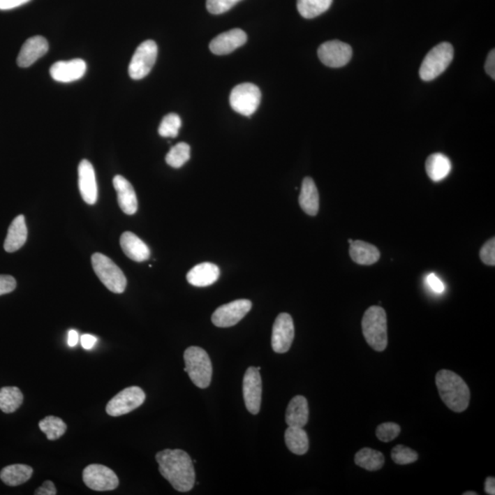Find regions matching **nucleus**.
I'll use <instances>...</instances> for the list:
<instances>
[{
    "instance_id": "nucleus-1",
    "label": "nucleus",
    "mask_w": 495,
    "mask_h": 495,
    "mask_svg": "<svg viewBox=\"0 0 495 495\" xmlns=\"http://www.w3.org/2000/svg\"><path fill=\"white\" fill-rule=\"evenodd\" d=\"M159 471L172 487L182 493L191 491L195 482L194 464L182 450H165L156 454Z\"/></svg>"
},
{
    "instance_id": "nucleus-2",
    "label": "nucleus",
    "mask_w": 495,
    "mask_h": 495,
    "mask_svg": "<svg viewBox=\"0 0 495 495\" xmlns=\"http://www.w3.org/2000/svg\"><path fill=\"white\" fill-rule=\"evenodd\" d=\"M436 385L442 401L454 412L461 413L468 408L471 392L461 376L449 370L439 371Z\"/></svg>"
},
{
    "instance_id": "nucleus-3",
    "label": "nucleus",
    "mask_w": 495,
    "mask_h": 495,
    "mask_svg": "<svg viewBox=\"0 0 495 495\" xmlns=\"http://www.w3.org/2000/svg\"><path fill=\"white\" fill-rule=\"evenodd\" d=\"M365 341L376 351L387 347V316L383 307L374 306L366 310L362 321Z\"/></svg>"
},
{
    "instance_id": "nucleus-4",
    "label": "nucleus",
    "mask_w": 495,
    "mask_h": 495,
    "mask_svg": "<svg viewBox=\"0 0 495 495\" xmlns=\"http://www.w3.org/2000/svg\"><path fill=\"white\" fill-rule=\"evenodd\" d=\"M184 360L186 363L184 371L189 374L194 385L201 389L209 387L213 369L207 351L193 346L184 351Z\"/></svg>"
},
{
    "instance_id": "nucleus-5",
    "label": "nucleus",
    "mask_w": 495,
    "mask_h": 495,
    "mask_svg": "<svg viewBox=\"0 0 495 495\" xmlns=\"http://www.w3.org/2000/svg\"><path fill=\"white\" fill-rule=\"evenodd\" d=\"M92 266L99 280L110 291L122 294L127 286V279L121 269L110 258L96 253L92 256Z\"/></svg>"
},
{
    "instance_id": "nucleus-6",
    "label": "nucleus",
    "mask_w": 495,
    "mask_h": 495,
    "mask_svg": "<svg viewBox=\"0 0 495 495\" xmlns=\"http://www.w3.org/2000/svg\"><path fill=\"white\" fill-rule=\"evenodd\" d=\"M454 57L453 46L441 43L431 49L424 57L420 70L422 80L432 81L438 77L449 67Z\"/></svg>"
},
{
    "instance_id": "nucleus-7",
    "label": "nucleus",
    "mask_w": 495,
    "mask_h": 495,
    "mask_svg": "<svg viewBox=\"0 0 495 495\" xmlns=\"http://www.w3.org/2000/svg\"><path fill=\"white\" fill-rule=\"evenodd\" d=\"M262 99L259 87L251 83L239 84L231 91V108L240 115L251 117L256 112Z\"/></svg>"
},
{
    "instance_id": "nucleus-8",
    "label": "nucleus",
    "mask_w": 495,
    "mask_h": 495,
    "mask_svg": "<svg viewBox=\"0 0 495 495\" xmlns=\"http://www.w3.org/2000/svg\"><path fill=\"white\" fill-rule=\"evenodd\" d=\"M158 55L156 43L152 40H145L136 49L128 66V75L133 80L146 77L152 71Z\"/></svg>"
},
{
    "instance_id": "nucleus-9",
    "label": "nucleus",
    "mask_w": 495,
    "mask_h": 495,
    "mask_svg": "<svg viewBox=\"0 0 495 495\" xmlns=\"http://www.w3.org/2000/svg\"><path fill=\"white\" fill-rule=\"evenodd\" d=\"M145 392L137 386H131L119 392L108 402L105 411L111 417H119L133 412L145 403Z\"/></svg>"
},
{
    "instance_id": "nucleus-10",
    "label": "nucleus",
    "mask_w": 495,
    "mask_h": 495,
    "mask_svg": "<svg viewBox=\"0 0 495 495\" xmlns=\"http://www.w3.org/2000/svg\"><path fill=\"white\" fill-rule=\"evenodd\" d=\"M83 480L91 490L98 492L115 490L119 483L116 473L101 464H91L84 468Z\"/></svg>"
},
{
    "instance_id": "nucleus-11",
    "label": "nucleus",
    "mask_w": 495,
    "mask_h": 495,
    "mask_svg": "<svg viewBox=\"0 0 495 495\" xmlns=\"http://www.w3.org/2000/svg\"><path fill=\"white\" fill-rule=\"evenodd\" d=\"M253 304L250 300H239L219 306L213 313L212 322L216 327H230L235 326L250 312Z\"/></svg>"
},
{
    "instance_id": "nucleus-12",
    "label": "nucleus",
    "mask_w": 495,
    "mask_h": 495,
    "mask_svg": "<svg viewBox=\"0 0 495 495\" xmlns=\"http://www.w3.org/2000/svg\"><path fill=\"white\" fill-rule=\"evenodd\" d=\"M319 60L331 68L346 66L353 57V49L347 43L334 40L324 43L318 51Z\"/></svg>"
},
{
    "instance_id": "nucleus-13",
    "label": "nucleus",
    "mask_w": 495,
    "mask_h": 495,
    "mask_svg": "<svg viewBox=\"0 0 495 495\" xmlns=\"http://www.w3.org/2000/svg\"><path fill=\"white\" fill-rule=\"evenodd\" d=\"M295 338V326L292 316L281 313L275 319L272 333V347L276 353H286L291 348Z\"/></svg>"
},
{
    "instance_id": "nucleus-14",
    "label": "nucleus",
    "mask_w": 495,
    "mask_h": 495,
    "mask_svg": "<svg viewBox=\"0 0 495 495\" xmlns=\"http://www.w3.org/2000/svg\"><path fill=\"white\" fill-rule=\"evenodd\" d=\"M263 383L258 368L250 367L243 378V397L246 408L253 415L260 412L262 404Z\"/></svg>"
},
{
    "instance_id": "nucleus-15",
    "label": "nucleus",
    "mask_w": 495,
    "mask_h": 495,
    "mask_svg": "<svg viewBox=\"0 0 495 495\" xmlns=\"http://www.w3.org/2000/svg\"><path fill=\"white\" fill-rule=\"evenodd\" d=\"M87 72V63L82 59L59 61L50 69L52 78L60 83H72L83 77Z\"/></svg>"
},
{
    "instance_id": "nucleus-16",
    "label": "nucleus",
    "mask_w": 495,
    "mask_h": 495,
    "mask_svg": "<svg viewBox=\"0 0 495 495\" xmlns=\"http://www.w3.org/2000/svg\"><path fill=\"white\" fill-rule=\"evenodd\" d=\"M78 184L83 200L89 205L96 204L98 200V184L95 170L89 161L82 160L79 163Z\"/></svg>"
},
{
    "instance_id": "nucleus-17",
    "label": "nucleus",
    "mask_w": 495,
    "mask_h": 495,
    "mask_svg": "<svg viewBox=\"0 0 495 495\" xmlns=\"http://www.w3.org/2000/svg\"><path fill=\"white\" fill-rule=\"evenodd\" d=\"M247 34L240 29H233L214 38L209 45L210 51L214 54L225 55L230 54L247 43Z\"/></svg>"
},
{
    "instance_id": "nucleus-18",
    "label": "nucleus",
    "mask_w": 495,
    "mask_h": 495,
    "mask_svg": "<svg viewBox=\"0 0 495 495\" xmlns=\"http://www.w3.org/2000/svg\"><path fill=\"white\" fill-rule=\"evenodd\" d=\"M48 51L49 43L45 37H31L26 40L19 55H17V66L22 67V68L31 66L40 58L45 57Z\"/></svg>"
},
{
    "instance_id": "nucleus-19",
    "label": "nucleus",
    "mask_w": 495,
    "mask_h": 495,
    "mask_svg": "<svg viewBox=\"0 0 495 495\" xmlns=\"http://www.w3.org/2000/svg\"><path fill=\"white\" fill-rule=\"evenodd\" d=\"M114 189L118 194L120 209L127 215H133L138 210V200L133 184L121 175H116L113 179Z\"/></svg>"
},
{
    "instance_id": "nucleus-20",
    "label": "nucleus",
    "mask_w": 495,
    "mask_h": 495,
    "mask_svg": "<svg viewBox=\"0 0 495 495\" xmlns=\"http://www.w3.org/2000/svg\"><path fill=\"white\" fill-rule=\"evenodd\" d=\"M120 246L126 256L134 262L142 263L150 259V249L139 237L130 231H126L120 237Z\"/></svg>"
},
{
    "instance_id": "nucleus-21",
    "label": "nucleus",
    "mask_w": 495,
    "mask_h": 495,
    "mask_svg": "<svg viewBox=\"0 0 495 495\" xmlns=\"http://www.w3.org/2000/svg\"><path fill=\"white\" fill-rule=\"evenodd\" d=\"M221 271L214 263H202L195 266L186 275L187 282L196 287L212 286L219 280Z\"/></svg>"
},
{
    "instance_id": "nucleus-22",
    "label": "nucleus",
    "mask_w": 495,
    "mask_h": 495,
    "mask_svg": "<svg viewBox=\"0 0 495 495\" xmlns=\"http://www.w3.org/2000/svg\"><path fill=\"white\" fill-rule=\"evenodd\" d=\"M309 408L306 397L297 395L287 406L286 421L289 427H304L309 422Z\"/></svg>"
},
{
    "instance_id": "nucleus-23",
    "label": "nucleus",
    "mask_w": 495,
    "mask_h": 495,
    "mask_svg": "<svg viewBox=\"0 0 495 495\" xmlns=\"http://www.w3.org/2000/svg\"><path fill=\"white\" fill-rule=\"evenodd\" d=\"M28 230L26 226L25 216H17L8 228L7 238L4 243V249L8 253H14L20 250L27 240Z\"/></svg>"
},
{
    "instance_id": "nucleus-24",
    "label": "nucleus",
    "mask_w": 495,
    "mask_h": 495,
    "mask_svg": "<svg viewBox=\"0 0 495 495\" xmlns=\"http://www.w3.org/2000/svg\"><path fill=\"white\" fill-rule=\"evenodd\" d=\"M350 256L353 262L360 265H371L377 263L381 257L376 246L362 240H353L350 243Z\"/></svg>"
},
{
    "instance_id": "nucleus-25",
    "label": "nucleus",
    "mask_w": 495,
    "mask_h": 495,
    "mask_svg": "<svg viewBox=\"0 0 495 495\" xmlns=\"http://www.w3.org/2000/svg\"><path fill=\"white\" fill-rule=\"evenodd\" d=\"M301 209L309 216H316L319 210V195L314 180L306 177L303 180L300 195Z\"/></svg>"
},
{
    "instance_id": "nucleus-26",
    "label": "nucleus",
    "mask_w": 495,
    "mask_h": 495,
    "mask_svg": "<svg viewBox=\"0 0 495 495\" xmlns=\"http://www.w3.org/2000/svg\"><path fill=\"white\" fill-rule=\"evenodd\" d=\"M451 170V163L442 154H433L426 161V171L430 179L434 182L443 180L449 175Z\"/></svg>"
},
{
    "instance_id": "nucleus-27",
    "label": "nucleus",
    "mask_w": 495,
    "mask_h": 495,
    "mask_svg": "<svg viewBox=\"0 0 495 495\" xmlns=\"http://www.w3.org/2000/svg\"><path fill=\"white\" fill-rule=\"evenodd\" d=\"M34 470L30 466L25 464H13L7 466L0 473V479L8 486L23 485L31 478Z\"/></svg>"
},
{
    "instance_id": "nucleus-28",
    "label": "nucleus",
    "mask_w": 495,
    "mask_h": 495,
    "mask_svg": "<svg viewBox=\"0 0 495 495\" xmlns=\"http://www.w3.org/2000/svg\"><path fill=\"white\" fill-rule=\"evenodd\" d=\"M285 441L289 450L297 455H304L309 451V436L303 427H289L286 430Z\"/></svg>"
},
{
    "instance_id": "nucleus-29",
    "label": "nucleus",
    "mask_w": 495,
    "mask_h": 495,
    "mask_svg": "<svg viewBox=\"0 0 495 495\" xmlns=\"http://www.w3.org/2000/svg\"><path fill=\"white\" fill-rule=\"evenodd\" d=\"M356 465L365 470L374 471L380 470L385 465V456L382 452L370 448H364L357 452L355 455Z\"/></svg>"
},
{
    "instance_id": "nucleus-30",
    "label": "nucleus",
    "mask_w": 495,
    "mask_h": 495,
    "mask_svg": "<svg viewBox=\"0 0 495 495\" xmlns=\"http://www.w3.org/2000/svg\"><path fill=\"white\" fill-rule=\"evenodd\" d=\"M22 402L23 394L19 388L8 386L0 389V410L6 414L15 412Z\"/></svg>"
},
{
    "instance_id": "nucleus-31",
    "label": "nucleus",
    "mask_w": 495,
    "mask_h": 495,
    "mask_svg": "<svg viewBox=\"0 0 495 495\" xmlns=\"http://www.w3.org/2000/svg\"><path fill=\"white\" fill-rule=\"evenodd\" d=\"M333 0H297V10L304 19L314 17L326 13Z\"/></svg>"
},
{
    "instance_id": "nucleus-32",
    "label": "nucleus",
    "mask_w": 495,
    "mask_h": 495,
    "mask_svg": "<svg viewBox=\"0 0 495 495\" xmlns=\"http://www.w3.org/2000/svg\"><path fill=\"white\" fill-rule=\"evenodd\" d=\"M40 429L47 436L49 441H57L66 433L67 427L61 418L57 417H46L39 423Z\"/></svg>"
},
{
    "instance_id": "nucleus-33",
    "label": "nucleus",
    "mask_w": 495,
    "mask_h": 495,
    "mask_svg": "<svg viewBox=\"0 0 495 495\" xmlns=\"http://www.w3.org/2000/svg\"><path fill=\"white\" fill-rule=\"evenodd\" d=\"M190 159V146L186 142H179L171 148L165 157L167 165L172 168H180Z\"/></svg>"
},
{
    "instance_id": "nucleus-34",
    "label": "nucleus",
    "mask_w": 495,
    "mask_h": 495,
    "mask_svg": "<svg viewBox=\"0 0 495 495\" xmlns=\"http://www.w3.org/2000/svg\"><path fill=\"white\" fill-rule=\"evenodd\" d=\"M182 126V120L179 116L175 113H170L163 119L161 122L159 134L163 138H175L179 133Z\"/></svg>"
},
{
    "instance_id": "nucleus-35",
    "label": "nucleus",
    "mask_w": 495,
    "mask_h": 495,
    "mask_svg": "<svg viewBox=\"0 0 495 495\" xmlns=\"http://www.w3.org/2000/svg\"><path fill=\"white\" fill-rule=\"evenodd\" d=\"M392 459L397 464H411L418 461V454L410 448L397 445L392 450Z\"/></svg>"
},
{
    "instance_id": "nucleus-36",
    "label": "nucleus",
    "mask_w": 495,
    "mask_h": 495,
    "mask_svg": "<svg viewBox=\"0 0 495 495\" xmlns=\"http://www.w3.org/2000/svg\"><path fill=\"white\" fill-rule=\"evenodd\" d=\"M400 432L401 427L399 424L388 422V423L381 424L377 427L376 436L381 441L390 442L397 438Z\"/></svg>"
},
{
    "instance_id": "nucleus-37",
    "label": "nucleus",
    "mask_w": 495,
    "mask_h": 495,
    "mask_svg": "<svg viewBox=\"0 0 495 495\" xmlns=\"http://www.w3.org/2000/svg\"><path fill=\"white\" fill-rule=\"evenodd\" d=\"M242 0H207V8L211 14H222L227 13L234 6Z\"/></svg>"
},
{
    "instance_id": "nucleus-38",
    "label": "nucleus",
    "mask_w": 495,
    "mask_h": 495,
    "mask_svg": "<svg viewBox=\"0 0 495 495\" xmlns=\"http://www.w3.org/2000/svg\"><path fill=\"white\" fill-rule=\"evenodd\" d=\"M480 260L485 265H495V239H489L480 251Z\"/></svg>"
},
{
    "instance_id": "nucleus-39",
    "label": "nucleus",
    "mask_w": 495,
    "mask_h": 495,
    "mask_svg": "<svg viewBox=\"0 0 495 495\" xmlns=\"http://www.w3.org/2000/svg\"><path fill=\"white\" fill-rule=\"evenodd\" d=\"M17 286L16 280L10 275H0V295L10 294Z\"/></svg>"
},
{
    "instance_id": "nucleus-40",
    "label": "nucleus",
    "mask_w": 495,
    "mask_h": 495,
    "mask_svg": "<svg viewBox=\"0 0 495 495\" xmlns=\"http://www.w3.org/2000/svg\"><path fill=\"white\" fill-rule=\"evenodd\" d=\"M426 281L427 286L430 287V289H431L433 292L436 293V294H441V293L444 292V283H442V281L439 279L435 274L427 275Z\"/></svg>"
},
{
    "instance_id": "nucleus-41",
    "label": "nucleus",
    "mask_w": 495,
    "mask_h": 495,
    "mask_svg": "<svg viewBox=\"0 0 495 495\" xmlns=\"http://www.w3.org/2000/svg\"><path fill=\"white\" fill-rule=\"evenodd\" d=\"M57 494V488L51 480H46L40 487L36 489L34 493L36 495H55Z\"/></svg>"
},
{
    "instance_id": "nucleus-42",
    "label": "nucleus",
    "mask_w": 495,
    "mask_h": 495,
    "mask_svg": "<svg viewBox=\"0 0 495 495\" xmlns=\"http://www.w3.org/2000/svg\"><path fill=\"white\" fill-rule=\"evenodd\" d=\"M30 1L31 0H0V10H13Z\"/></svg>"
},
{
    "instance_id": "nucleus-43",
    "label": "nucleus",
    "mask_w": 495,
    "mask_h": 495,
    "mask_svg": "<svg viewBox=\"0 0 495 495\" xmlns=\"http://www.w3.org/2000/svg\"><path fill=\"white\" fill-rule=\"evenodd\" d=\"M485 71L492 78L495 79V51L492 50L486 59Z\"/></svg>"
},
{
    "instance_id": "nucleus-44",
    "label": "nucleus",
    "mask_w": 495,
    "mask_h": 495,
    "mask_svg": "<svg viewBox=\"0 0 495 495\" xmlns=\"http://www.w3.org/2000/svg\"><path fill=\"white\" fill-rule=\"evenodd\" d=\"M96 342H98V339L95 336L90 335V334H84V335L82 336L81 344L84 350H92L95 347Z\"/></svg>"
},
{
    "instance_id": "nucleus-45",
    "label": "nucleus",
    "mask_w": 495,
    "mask_h": 495,
    "mask_svg": "<svg viewBox=\"0 0 495 495\" xmlns=\"http://www.w3.org/2000/svg\"><path fill=\"white\" fill-rule=\"evenodd\" d=\"M485 493L489 495L495 494V479L494 477H488L485 483Z\"/></svg>"
},
{
    "instance_id": "nucleus-46",
    "label": "nucleus",
    "mask_w": 495,
    "mask_h": 495,
    "mask_svg": "<svg viewBox=\"0 0 495 495\" xmlns=\"http://www.w3.org/2000/svg\"><path fill=\"white\" fill-rule=\"evenodd\" d=\"M78 343V332L76 330H72L68 333V345L70 347H75Z\"/></svg>"
},
{
    "instance_id": "nucleus-47",
    "label": "nucleus",
    "mask_w": 495,
    "mask_h": 495,
    "mask_svg": "<svg viewBox=\"0 0 495 495\" xmlns=\"http://www.w3.org/2000/svg\"><path fill=\"white\" fill-rule=\"evenodd\" d=\"M464 495H478L476 492H466Z\"/></svg>"
},
{
    "instance_id": "nucleus-48",
    "label": "nucleus",
    "mask_w": 495,
    "mask_h": 495,
    "mask_svg": "<svg viewBox=\"0 0 495 495\" xmlns=\"http://www.w3.org/2000/svg\"><path fill=\"white\" fill-rule=\"evenodd\" d=\"M353 239H348V243H350H350H353Z\"/></svg>"
}]
</instances>
